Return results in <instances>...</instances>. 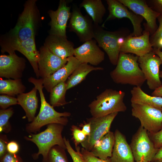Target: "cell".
<instances>
[{
	"mask_svg": "<svg viewBox=\"0 0 162 162\" xmlns=\"http://www.w3.org/2000/svg\"><path fill=\"white\" fill-rule=\"evenodd\" d=\"M28 81L34 84L38 91L40 99V107L38 115L34 120L26 126V130L29 133L36 134L39 131L41 127L46 125L58 124L66 125L68 122L67 117L71 113L65 112H60L55 110L52 106L46 101L43 92V79L31 77Z\"/></svg>",
	"mask_w": 162,
	"mask_h": 162,
	"instance_id": "6da1fadb",
	"label": "cell"
},
{
	"mask_svg": "<svg viewBox=\"0 0 162 162\" xmlns=\"http://www.w3.org/2000/svg\"><path fill=\"white\" fill-rule=\"evenodd\" d=\"M138 59L133 54L120 52L116 66L110 74L113 82L141 87L146 79L139 66Z\"/></svg>",
	"mask_w": 162,
	"mask_h": 162,
	"instance_id": "7a4b0ae2",
	"label": "cell"
},
{
	"mask_svg": "<svg viewBox=\"0 0 162 162\" xmlns=\"http://www.w3.org/2000/svg\"><path fill=\"white\" fill-rule=\"evenodd\" d=\"M125 93L122 91L106 89L88 105L93 117L104 116L119 112H124L127 107L124 102Z\"/></svg>",
	"mask_w": 162,
	"mask_h": 162,
	"instance_id": "3957f363",
	"label": "cell"
},
{
	"mask_svg": "<svg viewBox=\"0 0 162 162\" xmlns=\"http://www.w3.org/2000/svg\"><path fill=\"white\" fill-rule=\"evenodd\" d=\"M64 125L60 124H52L47 125L44 131L38 134H31L25 138L36 145L38 152L33 155L34 159L38 158L41 154L43 157V162H46L48 153L50 149L55 146H58L66 149L62 132Z\"/></svg>",
	"mask_w": 162,
	"mask_h": 162,
	"instance_id": "277c9868",
	"label": "cell"
},
{
	"mask_svg": "<svg viewBox=\"0 0 162 162\" xmlns=\"http://www.w3.org/2000/svg\"><path fill=\"white\" fill-rule=\"evenodd\" d=\"M128 31L122 29L109 31L104 29L99 25L94 24V38L98 46L106 52L113 65H117L122 44L124 38L130 34Z\"/></svg>",
	"mask_w": 162,
	"mask_h": 162,
	"instance_id": "5b68a950",
	"label": "cell"
},
{
	"mask_svg": "<svg viewBox=\"0 0 162 162\" xmlns=\"http://www.w3.org/2000/svg\"><path fill=\"white\" fill-rule=\"evenodd\" d=\"M35 0L27 1L17 22L11 32L7 41L20 42L35 36L37 23V11Z\"/></svg>",
	"mask_w": 162,
	"mask_h": 162,
	"instance_id": "8992f818",
	"label": "cell"
},
{
	"mask_svg": "<svg viewBox=\"0 0 162 162\" xmlns=\"http://www.w3.org/2000/svg\"><path fill=\"white\" fill-rule=\"evenodd\" d=\"M130 146L136 162H151L158 150L150 138L147 130L141 126L133 136Z\"/></svg>",
	"mask_w": 162,
	"mask_h": 162,
	"instance_id": "52a82bcc",
	"label": "cell"
},
{
	"mask_svg": "<svg viewBox=\"0 0 162 162\" xmlns=\"http://www.w3.org/2000/svg\"><path fill=\"white\" fill-rule=\"evenodd\" d=\"M131 114L140 120L148 132L154 133L162 128V111L152 106L131 103Z\"/></svg>",
	"mask_w": 162,
	"mask_h": 162,
	"instance_id": "ba28073f",
	"label": "cell"
},
{
	"mask_svg": "<svg viewBox=\"0 0 162 162\" xmlns=\"http://www.w3.org/2000/svg\"><path fill=\"white\" fill-rule=\"evenodd\" d=\"M18 51L24 55L31 64L37 79L40 77L38 68L39 51L37 50L35 36L23 41H12L7 40L2 45L1 51L9 54Z\"/></svg>",
	"mask_w": 162,
	"mask_h": 162,
	"instance_id": "9c48e42d",
	"label": "cell"
},
{
	"mask_svg": "<svg viewBox=\"0 0 162 162\" xmlns=\"http://www.w3.org/2000/svg\"><path fill=\"white\" fill-rule=\"evenodd\" d=\"M109 14L102 26L105 27V23L107 21L115 19L127 18L129 19L133 26V32L131 34L133 36L138 37L142 34V28L141 23L143 18L132 11L120 2L118 0H107Z\"/></svg>",
	"mask_w": 162,
	"mask_h": 162,
	"instance_id": "30bf717a",
	"label": "cell"
},
{
	"mask_svg": "<svg viewBox=\"0 0 162 162\" xmlns=\"http://www.w3.org/2000/svg\"><path fill=\"white\" fill-rule=\"evenodd\" d=\"M138 62L145 77L148 88L154 90L162 85L159 76L162 61L152 51L138 57Z\"/></svg>",
	"mask_w": 162,
	"mask_h": 162,
	"instance_id": "8fae6325",
	"label": "cell"
},
{
	"mask_svg": "<svg viewBox=\"0 0 162 162\" xmlns=\"http://www.w3.org/2000/svg\"><path fill=\"white\" fill-rule=\"evenodd\" d=\"M118 113L87 118V122L91 124V132L90 136L81 143L82 148L90 152L95 143L110 131L111 124Z\"/></svg>",
	"mask_w": 162,
	"mask_h": 162,
	"instance_id": "7c38bea8",
	"label": "cell"
},
{
	"mask_svg": "<svg viewBox=\"0 0 162 162\" xmlns=\"http://www.w3.org/2000/svg\"><path fill=\"white\" fill-rule=\"evenodd\" d=\"M69 20V31L74 32L80 42L84 43L94 38L92 20L83 15L76 6H73Z\"/></svg>",
	"mask_w": 162,
	"mask_h": 162,
	"instance_id": "4fadbf2b",
	"label": "cell"
},
{
	"mask_svg": "<svg viewBox=\"0 0 162 162\" xmlns=\"http://www.w3.org/2000/svg\"><path fill=\"white\" fill-rule=\"evenodd\" d=\"M130 10L141 16L146 21L145 30L153 34L158 28L156 19L160 14L153 10L143 0H118Z\"/></svg>",
	"mask_w": 162,
	"mask_h": 162,
	"instance_id": "5bb4252c",
	"label": "cell"
},
{
	"mask_svg": "<svg viewBox=\"0 0 162 162\" xmlns=\"http://www.w3.org/2000/svg\"><path fill=\"white\" fill-rule=\"evenodd\" d=\"M0 56V77L21 79L26 66V60L14 52Z\"/></svg>",
	"mask_w": 162,
	"mask_h": 162,
	"instance_id": "9a60e30c",
	"label": "cell"
},
{
	"mask_svg": "<svg viewBox=\"0 0 162 162\" xmlns=\"http://www.w3.org/2000/svg\"><path fill=\"white\" fill-rule=\"evenodd\" d=\"M150 33L144 30L142 35L133 36L131 34L126 37L122 44L120 52L125 53H132L139 57L142 56L152 51V46L150 41Z\"/></svg>",
	"mask_w": 162,
	"mask_h": 162,
	"instance_id": "2e32d148",
	"label": "cell"
},
{
	"mask_svg": "<svg viewBox=\"0 0 162 162\" xmlns=\"http://www.w3.org/2000/svg\"><path fill=\"white\" fill-rule=\"evenodd\" d=\"M68 61V58L59 57L45 46H42L40 49L38 62L40 77L43 79L49 76L64 66Z\"/></svg>",
	"mask_w": 162,
	"mask_h": 162,
	"instance_id": "e0dca14e",
	"label": "cell"
},
{
	"mask_svg": "<svg viewBox=\"0 0 162 162\" xmlns=\"http://www.w3.org/2000/svg\"><path fill=\"white\" fill-rule=\"evenodd\" d=\"M68 2L66 0H61L56 10L49 11L51 19V34L67 38V23L71 14L70 8L68 6Z\"/></svg>",
	"mask_w": 162,
	"mask_h": 162,
	"instance_id": "ac0fdd59",
	"label": "cell"
},
{
	"mask_svg": "<svg viewBox=\"0 0 162 162\" xmlns=\"http://www.w3.org/2000/svg\"><path fill=\"white\" fill-rule=\"evenodd\" d=\"M74 56L81 63H89L97 66L104 59V53L93 39L86 41L74 49Z\"/></svg>",
	"mask_w": 162,
	"mask_h": 162,
	"instance_id": "d6986e66",
	"label": "cell"
},
{
	"mask_svg": "<svg viewBox=\"0 0 162 162\" xmlns=\"http://www.w3.org/2000/svg\"><path fill=\"white\" fill-rule=\"evenodd\" d=\"M81 64L74 56L68 58V62L64 66L49 76L43 79L44 87L50 93L56 85L61 82H65Z\"/></svg>",
	"mask_w": 162,
	"mask_h": 162,
	"instance_id": "ffe728a7",
	"label": "cell"
},
{
	"mask_svg": "<svg viewBox=\"0 0 162 162\" xmlns=\"http://www.w3.org/2000/svg\"><path fill=\"white\" fill-rule=\"evenodd\" d=\"M115 142L111 162H134L132 152L124 135L118 130L115 132Z\"/></svg>",
	"mask_w": 162,
	"mask_h": 162,
	"instance_id": "44dd1931",
	"label": "cell"
},
{
	"mask_svg": "<svg viewBox=\"0 0 162 162\" xmlns=\"http://www.w3.org/2000/svg\"><path fill=\"white\" fill-rule=\"evenodd\" d=\"M44 46L61 58H67L74 56V44L67 38L50 34L46 40Z\"/></svg>",
	"mask_w": 162,
	"mask_h": 162,
	"instance_id": "7402d4cb",
	"label": "cell"
},
{
	"mask_svg": "<svg viewBox=\"0 0 162 162\" xmlns=\"http://www.w3.org/2000/svg\"><path fill=\"white\" fill-rule=\"evenodd\" d=\"M37 91V88L34 87L29 92L23 93L17 96L18 104L24 110L28 121L31 122L35 117V116L38 107Z\"/></svg>",
	"mask_w": 162,
	"mask_h": 162,
	"instance_id": "603a6c76",
	"label": "cell"
},
{
	"mask_svg": "<svg viewBox=\"0 0 162 162\" xmlns=\"http://www.w3.org/2000/svg\"><path fill=\"white\" fill-rule=\"evenodd\" d=\"M115 142L114 134L109 131L95 143L90 152L97 157L106 160L111 156Z\"/></svg>",
	"mask_w": 162,
	"mask_h": 162,
	"instance_id": "cb8c5ba5",
	"label": "cell"
},
{
	"mask_svg": "<svg viewBox=\"0 0 162 162\" xmlns=\"http://www.w3.org/2000/svg\"><path fill=\"white\" fill-rule=\"evenodd\" d=\"M131 103L146 105L162 111V97L151 96L146 94L141 87L134 86L130 91Z\"/></svg>",
	"mask_w": 162,
	"mask_h": 162,
	"instance_id": "d4e9b609",
	"label": "cell"
},
{
	"mask_svg": "<svg viewBox=\"0 0 162 162\" xmlns=\"http://www.w3.org/2000/svg\"><path fill=\"white\" fill-rule=\"evenodd\" d=\"M91 16L95 25H99L103 21L106 8L101 0H84L80 4Z\"/></svg>",
	"mask_w": 162,
	"mask_h": 162,
	"instance_id": "484cf974",
	"label": "cell"
},
{
	"mask_svg": "<svg viewBox=\"0 0 162 162\" xmlns=\"http://www.w3.org/2000/svg\"><path fill=\"white\" fill-rule=\"evenodd\" d=\"M103 69L104 68L101 67H94L87 63H81L68 78L66 82L67 90L81 83L90 72Z\"/></svg>",
	"mask_w": 162,
	"mask_h": 162,
	"instance_id": "4316f807",
	"label": "cell"
},
{
	"mask_svg": "<svg viewBox=\"0 0 162 162\" xmlns=\"http://www.w3.org/2000/svg\"><path fill=\"white\" fill-rule=\"evenodd\" d=\"M25 86L21 79H0V94L14 97L24 92Z\"/></svg>",
	"mask_w": 162,
	"mask_h": 162,
	"instance_id": "83f0119b",
	"label": "cell"
},
{
	"mask_svg": "<svg viewBox=\"0 0 162 162\" xmlns=\"http://www.w3.org/2000/svg\"><path fill=\"white\" fill-rule=\"evenodd\" d=\"M67 90L65 82L60 83L54 87L50 92V104L54 107L68 104L65 99Z\"/></svg>",
	"mask_w": 162,
	"mask_h": 162,
	"instance_id": "f1b7e54d",
	"label": "cell"
},
{
	"mask_svg": "<svg viewBox=\"0 0 162 162\" xmlns=\"http://www.w3.org/2000/svg\"><path fill=\"white\" fill-rule=\"evenodd\" d=\"M46 162H68L65 149L57 145L52 147L48 153Z\"/></svg>",
	"mask_w": 162,
	"mask_h": 162,
	"instance_id": "f546056e",
	"label": "cell"
},
{
	"mask_svg": "<svg viewBox=\"0 0 162 162\" xmlns=\"http://www.w3.org/2000/svg\"><path fill=\"white\" fill-rule=\"evenodd\" d=\"M159 26L155 32L150 37V42L153 48L162 49V15L157 18Z\"/></svg>",
	"mask_w": 162,
	"mask_h": 162,
	"instance_id": "4dcf8cb0",
	"label": "cell"
},
{
	"mask_svg": "<svg viewBox=\"0 0 162 162\" xmlns=\"http://www.w3.org/2000/svg\"><path fill=\"white\" fill-rule=\"evenodd\" d=\"M64 140L66 149L70 155L73 162H86L80 152L79 146L76 147V151L74 150L71 146L69 141L64 137Z\"/></svg>",
	"mask_w": 162,
	"mask_h": 162,
	"instance_id": "1f68e13d",
	"label": "cell"
},
{
	"mask_svg": "<svg viewBox=\"0 0 162 162\" xmlns=\"http://www.w3.org/2000/svg\"><path fill=\"white\" fill-rule=\"evenodd\" d=\"M71 130L72 133V138L74 140L75 147L84 141L87 136L77 126L73 125L71 127Z\"/></svg>",
	"mask_w": 162,
	"mask_h": 162,
	"instance_id": "d6a6232c",
	"label": "cell"
},
{
	"mask_svg": "<svg viewBox=\"0 0 162 162\" xmlns=\"http://www.w3.org/2000/svg\"><path fill=\"white\" fill-rule=\"evenodd\" d=\"M14 110L12 107L0 110V132L4 130V128L8 124L9 118L13 114Z\"/></svg>",
	"mask_w": 162,
	"mask_h": 162,
	"instance_id": "836d02e7",
	"label": "cell"
},
{
	"mask_svg": "<svg viewBox=\"0 0 162 162\" xmlns=\"http://www.w3.org/2000/svg\"><path fill=\"white\" fill-rule=\"evenodd\" d=\"M18 104L17 98L6 94L0 95V107L1 109H6L10 106Z\"/></svg>",
	"mask_w": 162,
	"mask_h": 162,
	"instance_id": "e575fe53",
	"label": "cell"
},
{
	"mask_svg": "<svg viewBox=\"0 0 162 162\" xmlns=\"http://www.w3.org/2000/svg\"><path fill=\"white\" fill-rule=\"evenodd\" d=\"M80 152L86 162H111L110 158L105 160L100 159L83 148L80 149Z\"/></svg>",
	"mask_w": 162,
	"mask_h": 162,
	"instance_id": "d590c367",
	"label": "cell"
},
{
	"mask_svg": "<svg viewBox=\"0 0 162 162\" xmlns=\"http://www.w3.org/2000/svg\"><path fill=\"white\" fill-rule=\"evenodd\" d=\"M148 134L157 149H158L162 146V128L160 130L156 132H148Z\"/></svg>",
	"mask_w": 162,
	"mask_h": 162,
	"instance_id": "8d00e7d4",
	"label": "cell"
},
{
	"mask_svg": "<svg viewBox=\"0 0 162 162\" xmlns=\"http://www.w3.org/2000/svg\"><path fill=\"white\" fill-rule=\"evenodd\" d=\"M146 1L147 3L150 4L149 6L153 10L162 15V0Z\"/></svg>",
	"mask_w": 162,
	"mask_h": 162,
	"instance_id": "74e56055",
	"label": "cell"
},
{
	"mask_svg": "<svg viewBox=\"0 0 162 162\" xmlns=\"http://www.w3.org/2000/svg\"><path fill=\"white\" fill-rule=\"evenodd\" d=\"M1 159V162H19L16 154L6 153Z\"/></svg>",
	"mask_w": 162,
	"mask_h": 162,
	"instance_id": "f35d334b",
	"label": "cell"
},
{
	"mask_svg": "<svg viewBox=\"0 0 162 162\" xmlns=\"http://www.w3.org/2000/svg\"><path fill=\"white\" fill-rule=\"evenodd\" d=\"M19 149V146L16 142L12 141L7 143V149L9 153L15 154L18 151Z\"/></svg>",
	"mask_w": 162,
	"mask_h": 162,
	"instance_id": "ab89813d",
	"label": "cell"
},
{
	"mask_svg": "<svg viewBox=\"0 0 162 162\" xmlns=\"http://www.w3.org/2000/svg\"><path fill=\"white\" fill-rule=\"evenodd\" d=\"M7 142L2 138L0 140V157L1 158L6 153Z\"/></svg>",
	"mask_w": 162,
	"mask_h": 162,
	"instance_id": "60d3db41",
	"label": "cell"
},
{
	"mask_svg": "<svg viewBox=\"0 0 162 162\" xmlns=\"http://www.w3.org/2000/svg\"><path fill=\"white\" fill-rule=\"evenodd\" d=\"M81 125H82V130L87 137L89 136L91 132V126L90 123L87 122L86 123L85 122L83 124Z\"/></svg>",
	"mask_w": 162,
	"mask_h": 162,
	"instance_id": "b9f144b4",
	"label": "cell"
},
{
	"mask_svg": "<svg viewBox=\"0 0 162 162\" xmlns=\"http://www.w3.org/2000/svg\"><path fill=\"white\" fill-rule=\"evenodd\" d=\"M160 160H162V146L158 149L152 162Z\"/></svg>",
	"mask_w": 162,
	"mask_h": 162,
	"instance_id": "7bdbcfd3",
	"label": "cell"
},
{
	"mask_svg": "<svg viewBox=\"0 0 162 162\" xmlns=\"http://www.w3.org/2000/svg\"><path fill=\"white\" fill-rule=\"evenodd\" d=\"M152 96L162 97V85L154 90L152 93Z\"/></svg>",
	"mask_w": 162,
	"mask_h": 162,
	"instance_id": "ee69618b",
	"label": "cell"
},
{
	"mask_svg": "<svg viewBox=\"0 0 162 162\" xmlns=\"http://www.w3.org/2000/svg\"><path fill=\"white\" fill-rule=\"evenodd\" d=\"M152 51L159 57L162 61V51L159 49L154 48H153ZM159 76L160 78L162 79V71H160Z\"/></svg>",
	"mask_w": 162,
	"mask_h": 162,
	"instance_id": "f6af8a7d",
	"label": "cell"
},
{
	"mask_svg": "<svg viewBox=\"0 0 162 162\" xmlns=\"http://www.w3.org/2000/svg\"><path fill=\"white\" fill-rule=\"evenodd\" d=\"M152 162H162V160H159Z\"/></svg>",
	"mask_w": 162,
	"mask_h": 162,
	"instance_id": "bcb514c9",
	"label": "cell"
},
{
	"mask_svg": "<svg viewBox=\"0 0 162 162\" xmlns=\"http://www.w3.org/2000/svg\"><path fill=\"white\" fill-rule=\"evenodd\" d=\"M136 162H148V161H140Z\"/></svg>",
	"mask_w": 162,
	"mask_h": 162,
	"instance_id": "7dc6e473",
	"label": "cell"
}]
</instances>
